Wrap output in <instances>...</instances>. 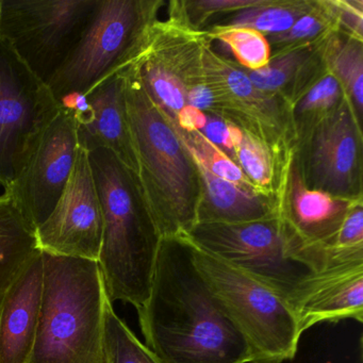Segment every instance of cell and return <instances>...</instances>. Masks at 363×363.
Wrapping results in <instances>:
<instances>
[{"instance_id": "1", "label": "cell", "mask_w": 363, "mask_h": 363, "mask_svg": "<svg viewBox=\"0 0 363 363\" xmlns=\"http://www.w3.org/2000/svg\"><path fill=\"white\" fill-rule=\"evenodd\" d=\"M162 363H252L250 346L197 267L186 235L162 238L150 295L138 308Z\"/></svg>"}, {"instance_id": "2", "label": "cell", "mask_w": 363, "mask_h": 363, "mask_svg": "<svg viewBox=\"0 0 363 363\" xmlns=\"http://www.w3.org/2000/svg\"><path fill=\"white\" fill-rule=\"evenodd\" d=\"M103 213L99 267L108 298L140 308L150 295L161 237L139 178L113 152H88Z\"/></svg>"}, {"instance_id": "3", "label": "cell", "mask_w": 363, "mask_h": 363, "mask_svg": "<svg viewBox=\"0 0 363 363\" xmlns=\"http://www.w3.org/2000/svg\"><path fill=\"white\" fill-rule=\"evenodd\" d=\"M122 72L138 178L161 237L186 235L197 224L199 169L164 113L130 67Z\"/></svg>"}, {"instance_id": "4", "label": "cell", "mask_w": 363, "mask_h": 363, "mask_svg": "<svg viewBox=\"0 0 363 363\" xmlns=\"http://www.w3.org/2000/svg\"><path fill=\"white\" fill-rule=\"evenodd\" d=\"M42 258L41 310L28 363H106L109 298L99 262L46 252Z\"/></svg>"}, {"instance_id": "5", "label": "cell", "mask_w": 363, "mask_h": 363, "mask_svg": "<svg viewBox=\"0 0 363 363\" xmlns=\"http://www.w3.org/2000/svg\"><path fill=\"white\" fill-rule=\"evenodd\" d=\"M206 38L205 30L188 22L180 0H173L167 20L157 16L150 23L128 65L173 125L190 107L208 116L220 114L216 91L203 67Z\"/></svg>"}, {"instance_id": "6", "label": "cell", "mask_w": 363, "mask_h": 363, "mask_svg": "<svg viewBox=\"0 0 363 363\" xmlns=\"http://www.w3.org/2000/svg\"><path fill=\"white\" fill-rule=\"evenodd\" d=\"M186 237L271 289L295 313L320 276L297 254L279 216L240 224L197 223Z\"/></svg>"}, {"instance_id": "7", "label": "cell", "mask_w": 363, "mask_h": 363, "mask_svg": "<svg viewBox=\"0 0 363 363\" xmlns=\"http://www.w3.org/2000/svg\"><path fill=\"white\" fill-rule=\"evenodd\" d=\"M191 244L197 267L247 341L252 363L294 358L303 333L293 308L258 280Z\"/></svg>"}, {"instance_id": "8", "label": "cell", "mask_w": 363, "mask_h": 363, "mask_svg": "<svg viewBox=\"0 0 363 363\" xmlns=\"http://www.w3.org/2000/svg\"><path fill=\"white\" fill-rule=\"evenodd\" d=\"M164 5L163 0H99L75 50L48 84L55 99L88 94L128 67Z\"/></svg>"}, {"instance_id": "9", "label": "cell", "mask_w": 363, "mask_h": 363, "mask_svg": "<svg viewBox=\"0 0 363 363\" xmlns=\"http://www.w3.org/2000/svg\"><path fill=\"white\" fill-rule=\"evenodd\" d=\"M99 0H0V39L48 84L84 35Z\"/></svg>"}, {"instance_id": "10", "label": "cell", "mask_w": 363, "mask_h": 363, "mask_svg": "<svg viewBox=\"0 0 363 363\" xmlns=\"http://www.w3.org/2000/svg\"><path fill=\"white\" fill-rule=\"evenodd\" d=\"M60 109L48 84L0 39V186L5 190Z\"/></svg>"}, {"instance_id": "11", "label": "cell", "mask_w": 363, "mask_h": 363, "mask_svg": "<svg viewBox=\"0 0 363 363\" xmlns=\"http://www.w3.org/2000/svg\"><path fill=\"white\" fill-rule=\"evenodd\" d=\"M295 161L308 188L363 199V131L347 97L297 139Z\"/></svg>"}, {"instance_id": "12", "label": "cell", "mask_w": 363, "mask_h": 363, "mask_svg": "<svg viewBox=\"0 0 363 363\" xmlns=\"http://www.w3.org/2000/svg\"><path fill=\"white\" fill-rule=\"evenodd\" d=\"M212 43L206 38L203 63L220 103V118L248 131L279 154L294 156L296 133L286 101L259 90L243 67L216 52Z\"/></svg>"}, {"instance_id": "13", "label": "cell", "mask_w": 363, "mask_h": 363, "mask_svg": "<svg viewBox=\"0 0 363 363\" xmlns=\"http://www.w3.org/2000/svg\"><path fill=\"white\" fill-rule=\"evenodd\" d=\"M73 116L61 107L7 193L35 230L56 207L73 173L78 154Z\"/></svg>"}, {"instance_id": "14", "label": "cell", "mask_w": 363, "mask_h": 363, "mask_svg": "<svg viewBox=\"0 0 363 363\" xmlns=\"http://www.w3.org/2000/svg\"><path fill=\"white\" fill-rule=\"evenodd\" d=\"M363 199L333 196L306 186L293 160L279 199V218L296 252L318 273L330 267L329 252L344 220Z\"/></svg>"}, {"instance_id": "15", "label": "cell", "mask_w": 363, "mask_h": 363, "mask_svg": "<svg viewBox=\"0 0 363 363\" xmlns=\"http://www.w3.org/2000/svg\"><path fill=\"white\" fill-rule=\"evenodd\" d=\"M35 233L42 252L99 261L103 213L88 152L78 150L73 173L62 196Z\"/></svg>"}, {"instance_id": "16", "label": "cell", "mask_w": 363, "mask_h": 363, "mask_svg": "<svg viewBox=\"0 0 363 363\" xmlns=\"http://www.w3.org/2000/svg\"><path fill=\"white\" fill-rule=\"evenodd\" d=\"M84 95L90 105V113L75 123L78 147L86 152L99 148L110 150L137 174L122 72L104 80Z\"/></svg>"}, {"instance_id": "17", "label": "cell", "mask_w": 363, "mask_h": 363, "mask_svg": "<svg viewBox=\"0 0 363 363\" xmlns=\"http://www.w3.org/2000/svg\"><path fill=\"white\" fill-rule=\"evenodd\" d=\"M43 291L40 250L0 301V363H28L39 324Z\"/></svg>"}, {"instance_id": "18", "label": "cell", "mask_w": 363, "mask_h": 363, "mask_svg": "<svg viewBox=\"0 0 363 363\" xmlns=\"http://www.w3.org/2000/svg\"><path fill=\"white\" fill-rule=\"evenodd\" d=\"M301 333L318 323L363 320V264L335 267L320 274L296 310Z\"/></svg>"}, {"instance_id": "19", "label": "cell", "mask_w": 363, "mask_h": 363, "mask_svg": "<svg viewBox=\"0 0 363 363\" xmlns=\"http://www.w3.org/2000/svg\"><path fill=\"white\" fill-rule=\"evenodd\" d=\"M192 158L201 180L197 223L240 224L279 216V203L275 199L223 179Z\"/></svg>"}, {"instance_id": "20", "label": "cell", "mask_w": 363, "mask_h": 363, "mask_svg": "<svg viewBox=\"0 0 363 363\" xmlns=\"http://www.w3.org/2000/svg\"><path fill=\"white\" fill-rule=\"evenodd\" d=\"M330 33L310 43L272 52L269 65L258 71L243 69L259 90L279 95L288 104L322 61L323 48Z\"/></svg>"}, {"instance_id": "21", "label": "cell", "mask_w": 363, "mask_h": 363, "mask_svg": "<svg viewBox=\"0 0 363 363\" xmlns=\"http://www.w3.org/2000/svg\"><path fill=\"white\" fill-rule=\"evenodd\" d=\"M229 123V122H228ZM233 160L247 176L255 188L279 203L280 194L294 156L286 157L252 133L229 123Z\"/></svg>"}, {"instance_id": "22", "label": "cell", "mask_w": 363, "mask_h": 363, "mask_svg": "<svg viewBox=\"0 0 363 363\" xmlns=\"http://www.w3.org/2000/svg\"><path fill=\"white\" fill-rule=\"evenodd\" d=\"M40 250L35 227L7 193L0 195V301Z\"/></svg>"}, {"instance_id": "23", "label": "cell", "mask_w": 363, "mask_h": 363, "mask_svg": "<svg viewBox=\"0 0 363 363\" xmlns=\"http://www.w3.org/2000/svg\"><path fill=\"white\" fill-rule=\"evenodd\" d=\"M323 59L339 80L359 120H363V41L340 30L325 41Z\"/></svg>"}, {"instance_id": "24", "label": "cell", "mask_w": 363, "mask_h": 363, "mask_svg": "<svg viewBox=\"0 0 363 363\" xmlns=\"http://www.w3.org/2000/svg\"><path fill=\"white\" fill-rule=\"evenodd\" d=\"M345 96L339 80L325 65L289 107L296 140L335 112Z\"/></svg>"}, {"instance_id": "25", "label": "cell", "mask_w": 363, "mask_h": 363, "mask_svg": "<svg viewBox=\"0 0 363 363\" xmlns=\"http://www.w3.org/2000/svg\"><path fill=\"white\" fill-rule=\"evenodd\" d=\"M314 4L315 0H261L256 7L231 14L216 24L247 27L269 37L286 33Z\"/></svg>"}, {"instance_id": "26", "label": "cell", "mask_w": 363, "mask_h": 363, "mask_svg": "<svg viewBox=\"0 0 363 363\" xmlns=\"http://www.w3.org/2000/svg\"><path fill=\"white\" fill-rule=\"evenodd\" d=\"M203 30L210 41L224 44L244 69L258 71L271 60V46L267 37L254 29L214 24Z\"/></svg>"}, {"instance_id": "27", "label": "cell", "mask_w": 363, "mask_h": 363, "mask_svg": "<svg viewBox=\"0 0 363 363\" xmlns=\"http://www.w3.org/2000/svg\"><path fill=\"white\" fill-rule=\"evenodd\" d=\"M104 348L106 363H162L116 315L110 301L106 303Z\"/></svg>"}, {"instance_id": "28", "label": "cell", "mask_w": 363, "mask_h": 363, "mask_svg": "<svg viewBox=\"0 0 363 363\" xmlns=\"http://www.w3.org/2000/svg\"><path fill=\"white\" fill-rule=\"evenodd\" d=\"M335 30H339V24L331 0H315L314 7L297 20L289 30L269 35L267 39L272 52H276L316 41Z\"/></svg>"}, {"instance_id": "29", "label": "cell", "mask_w": 363, "mask_h": 363, "mask_svg": "<svg viewBox=\"0 0 363 363\" xmlns=\"http://www.w3.org/2000/svg\"><path fill=\"white\" fill-rule=\"evenodd\" d=\"M174 129L189 152L214 175L242 188L260 193L240 169L239 165L222 148L210 141L201 131H182L175 127Z\"/></svg>"}, {"instance_id": "30", "label": "cell", "mask_w": 363, "mask_h": 363, "mask_svg": "<svg viewBox=\"0 0 363 363\" xmlns=\"http://www.w3.org/2000/svg\"><path fill=\"white\" fill-rule=\"evenodd\" d=\"M260 3L261 0H182V7L188 22L194 28L203 30V25L212 16L237 13Z\"/></svg>"}, {"instance_id": "31", "label": "cell", "mask_w": 363, "mask_h": 363, "mask_svg": "<svg viewBox=\"0 0 363 363\" xmlns=\"http://www.w3.org/2000/svg\"><path fill=\"white\" fill-rule=\"evenodd\" d=\"M331 248L344 254L363 256V203L356 206L346 216Z\"/></svg>"}, {"instance_id": "32", "label": "cell", "mask_w": 363, "mask_h": 363, "mask_svg": "<svg viewBox=\"0 0 363 363\" xmlns=\"http://www.w3.org/2000/svg\"><path fill=\"white\" fill-rule=\"evenodd\" d=\"M339 30L363 41V0H331Z\"/></svg>"}, {"instance_id": "33", "label": "cell", "mask_w": 363, "mask_h": 363, "mask_svg": "<svg viewBox=\"0 0 363 363\" xmlns=\"http://www.w3.org/2000/svg\"><path fill=\"white\" fill-rule=\"evenodd\" d=\"M201 133L213 142L218 147L222 148L233 159V145H231L229 123L214 116H207V123Z\"/></svg>"}]
</instances>
